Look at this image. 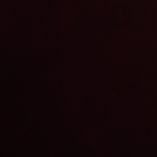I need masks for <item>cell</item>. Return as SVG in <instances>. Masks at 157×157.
I'll return each mask as SVG.
<instances>
[]
</instances>
